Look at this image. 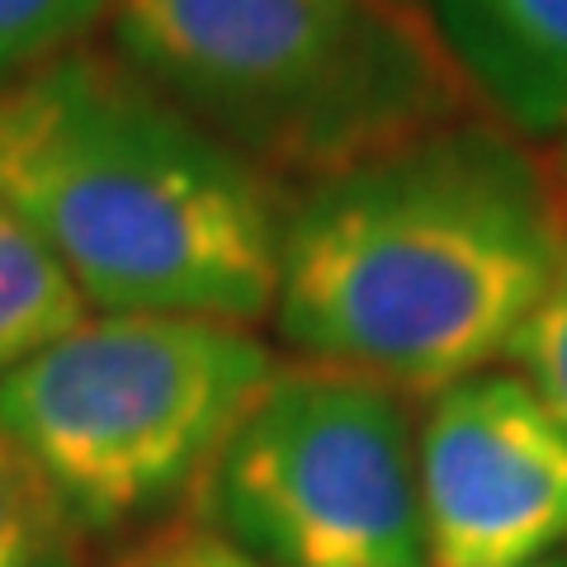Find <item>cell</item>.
<instances>
[{"label":"cell","instance_id":"obj_12","mask_svg":"<svg viewBox=\"0 0 567 567\" xmlns=\"http://www.w3.org/2000/svg\"><path fill=\"white\" fill-rule=\"evenodd\" d=\"M114 567H270V563L241 554L237 544L213 535L199 520H185V525H166L142 535Z\"/></svg>","mask_w":567,"mask_h":567},{"label":"cell","instance_id":"obj_1","mask_svg":"<svg viewBox=\"0 0 567 567\" xmlns=\"http://www.w3.org/2000/svg\"><path fill=\"white\" fill-rule=\"evenodd\" d=\"M563 265L554 162L468 114L289 194L270 322L293 360L425 402L502 364Z\"/></svg>","mask_w":567,"mask_h":567},{"label":"cell","instance_id":"obj_9","mask_svg":"<svg viewBox=\"0 0 567 567\" xmlns=\"http://www.w3.org/2000/svg\"><path fill=\"white\" fill-rule=\"evenodd\" d=\"M76 539L48 477L0 435V567H76Z\"/></svg>","mask_w":567,"mask_h":567},{"label":"cell","instance_id":"obj_13","mask_svg":"<svg viewBox=\"0 0 567 567\" xmlns=\"http://www.w3.org/2000/svg\"><path fill=\"white\" fill-rule=\"evenodd\" d=\"M554 175H558V189H563V199H567V137L558 142V152H554Z\"/></svg>","mask_w":567,"mask_h":567},{"label":"cell","instance_id":"obj_14","mask_svg":"<svg viewBox=\"0 0 567 567\" xmlns=\"http://www.w3.org/2000/svg\"><path fill=\"white\" fill-rule=\"evenodd\" d=\"M520 567H567V548H554V554H544L535 563H520Z\"/></svg>","mask_w":567,"mask_h":567},{"label":"cell","instance_id":"obj_8","mask_svg":"<svg viewBox=\"0 0 567 567\" xmlns=\"http://www.w3.org/2000/svg\"><path fill=\"white\" fill-rule=\"evenodd\" d=\"M85 317L91 303L62 260L0 204V379L76 331Z\"/></svg>","mask_w":567,"mask_h":567},{"label":"cell","instance_id":"obj_5","mask_svg":"<svg viewBox=\"0 0 567 567\" xmlns=\"http://www.w3.org/2000/svg\"><path fill=\"white\" fill-rule=\"evenodd\" d=\"M189 502V520L270 567H425L412 398L279 360Z\"/></svg>","mask_w":567,"mask_h":567},{"label":"cell","instance_id":"obj_7","mask_svg":"<svg viewBox=\"0 0 567 567\" xmlns=\"http://www.w3.org/2000/svg\"><path fill=\"white\" fill-rule=\"evenodd\" d=\"M425 6L477 110L525 142L567 137V0Z\"/></svg>","mask_w":567,"mask_h":567},{"label":"cell","instance_id":"obj_10","mask_svg":"<svg viewBox=\"0 0 567 567\" xmlns=\"http://www.w3.org/2000/svg\"><path fill=\"white\" fill-rule=\"evenodd\" d=\"M118 0H0V85L91 43L95 24H110Z\"/></svg>","mask_w":567,"mask_h":567},{"label":"cell","instance_id":"obj_2","mask_svg":"<svg viewBox=\"0 0 567 567\" xmlns=\"http://www.w3.org/2000/svg\"><path fill=\"white\" fill-rule=\"evenodd\" d=\"M0 204L91 312L256 327L275 308L289 194L110 43H76L0 85Z\"/></svg>","mask_w":567,"mask_h":567},{"label":"cell","instance_id":"obj_4","mask_svg":"<svg viewBox=\"0 0 567 567\" xmlns=\"http://www.w3.org/2000/svg\"><path fill=\"white\" fill-rule=\"evenodd\" d=\"M275 369L256 327L91 312L0 379V435L48 477L81 535H114L189 502Z\"/></svg>","mask_w":567,"mask_h":567},{"label":"cell","instance_id":"obj_6","mask_svg":"<svg viewBox=\"0 0 567 567\" xmlns=\"http://www.w3.org/2000/svg\"><path fill=\"white\" fill-rule=\"evenodd\" d=\"M425 567H520L567 548V425L511 369H483L416 421Z\"/></svg>","mask_w":567,"mask_h":567},{"label":"cell","instance_id":"obj_11","mask_svg":"<svg viewBox=\"0 0 567 567\" xmlns=\"http://www.w3.org/2000/svg\"><path fill=\"white\" fill-rule=\"evenodd\" d=\"M502 364L535 388V398L567 425V265L511 336Z\"/></svg>","mask_w":567,"mask_h":567},{"label":"cell","instance_id":"obj_3","mask_svg":"<svg viewBox=\"0 0 567 567\" xmlns=\"http://www.w3.org/2000/svg\"><path fill=\"white\" fill-rule=\"evenodd\" d=\"M110 48L284 194L483 114L425 0H118Z\"/></svg>","mask_w":567,"mask_h":567}]
</instances>
